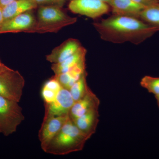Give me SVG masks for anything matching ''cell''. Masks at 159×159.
I'll return each instance as SVG.
<instances>
[{"label":"cell","mask_w":159,"mask_h":159,"mask_svg":"<svg viewBox=\"0 0 159 159\" xmlns=\"http://www.w3.org/2000/svg\"><path fill=\"white\" fill-rule=\"evenodd\" d=\"M155 97L156 99L157 103V105L158 106L159 108V96H155Z\"/></svg>","instance_id":"obj_26"},{"label":"cell","mask_w":159,"mask_h":159,"mask_svg":"<svg viewBox=\"0 0 159 159\" xmlns=\"http://www.w3.org/2000/svg\"><path fill=\"white\" fill-rule=\"evenodd\" d=\"M115 15L140 19L145 6L132 0H112L109 3Z\"/></svg>","instance_id":"obj_11"},{"label":"cell","mask_w":159,"mask_h":159,"mask_svg":"<svg viewBox=\"0 0 159 159\" xmlns=\"http://www.w3.org/2000/svg\"><path fill=\"white\" fill-rule=\"evenodd\" d=\"M62 88L59 81L54 76L46 81L41 91L42 98L45 104H49L54 101Z\"/></svg>","instance_id":"obj_17"},{"label":"cell","mask_w":159,"mask_h":159,"mask_svg":"<svg viewBox=\"0 0 159 159\" xmlns=\"http://www.w3.org/2000/svg\"><path fill=\"white\" fill-rule=\"evenodd\" d=\"M4 22V17H3L2 8L0 7V28Z\"/></svg>","instance_id":"obj_25"},{"label":"cell","mask_w":159,"mask_h":159,"mask_svg":"<svg viewBox=\"0 0 159 159\" xmlns=\"http://www.w3.org/2000/svg\"><path fill=\"white\" fill-rule=\"evenodd\" d=\"M70 1H72V0H70Z\"/></svg>","instance_id":"obj_28"},{"label":"cell","mask_w":159,"mask_h":159,"mask_svg":"<svg viewBox=\"0 0 159 159\" xmlns=\"http://www.w3.org/2000/svg\"><path fill=\"white\" fill-rule=\"evenodd\" d=\"M136 2L147 7L159 3L158 0H132Z\"/></svg>","instance_id":"obj_22"},{"label":"cell","mask_w":159,"mask_h":159,"mask_svg":"<svg viewBox=\"0 0 159 159\" xmlns=\"http://www.w3.org/2000/svg\"><path fill=\"white\" fill-rule=\"evenodd\" d=\"M87 75L86 72L69 90L75 102L84 97L90 90L87 83Z\"/></svg>","instance_id":"obj_19"},{"label":"cell","mask_w":159,"mask_h":159,"mask_svg":"<svg viewBox=\"0 0 159 159\" xmlns=\"http://www.w3.org/2000/svg\"><path fill=\"white\" fill-rule=\"evenodd\" d=\"M74 102L70 91L62 88L54 101L49 104H45L43 119L69 115Z\"/></svg>","instance_id":"obj_7"},{"label":"cell","mask_w":159,"mask_h":159,"mask_svg":"<svg viewBox=\"0 0 159 159\" xmlns=\"http://www.w3.org/2000/svg\"><path fill=\"white\" fill-rule=\"evenodd\" d=\"M103 40L114 43H142L158 32L140 19L115 15L93 24Z\"/></svg>","instance_id":"obj_1"},{"label":"cell","mask_w":159,"mask_h":159,"mask_svg":"<svg viewBox=\"0 0 159 159\" xmlns=\"http://www.w3.org/2000/svg\"><path fill=\"white\" fill-rule=\"evenodd\" d=\"M10 68L5 65L4 63L1 61L0 60V73H2L3 72L8 70H10Z\"/></svg>","instance_id":"obj_23"},{"label":"cell","mask_w":159,"mask_h":159,"mask_svg":"<svg viewBox=\"0 0 159 159\" xmlns=\"http://www.w3.org/2000/svg\"><path fill=\"white\" fill-rule=\"evenodd\" d=\"M86 53L85 48L81 47L75 54L62 62L52 64L51 69L55 75L68 72L80 64L85 62Z\"/></svg>","instance_id":"obj_14"},{"label":"cell","mask_w":159,"mask_h":159,"mask_svg":"<svg viewBox=\"0 0 159 159\" xmlns=\"http://www.w3.org/2000/svg\"><path fill=\"white\" fill-rule=\"evenodd\" d=\"M69 117V115L43 119L39 132L41 147L43 151L51 140L62 128Z\"/></svg>","instance_id":"obj_8"},{"label":"cell","mask_w":159,"mask_h":159,"mask_svg":"<svg viewBox=\"0 0 159 159\" xmlns=\"http://www.w3.org/2000/svg\"><path fill=\"white\" fill-rule=\"evenodd\" d=\"M38 22L29 32H55L77 21V18L66 14L56 6H43L38 12Z\"/></svg>","instance_id":"obj_3"},{"label":"cell","mask_w":159,"mask_h":159,"mask_svg":"<svg viewBox=\"0 0 159 159\" xmlns=\"http://www.w3.org/2000/svg\"><path fill=\"white\" fill-rule=\"evenodd\" d=\"M37 6L38 5H52L57 6L63 5L65 0H33Z\"/></svg>","instance_id":"obj_21"},{"label":"cell","mask_w":159,"mask_h":159,"mask_svg":"<svg viewBox=\"0 0 159 159\" xmlns=\"http://www.w3.org/2000/svg\"><path fill=\"white\" fill-rule=\"evenodd\" d=\"M108 4L100 0H72L69 9L72 12L96 19L106 14L109 11Z\"/></svg>","instance_id":"obj_6"},{"label":"cell","mask_w":159,"mask_h":159,"mask_svg":"<svg viewBox=\"0 0 159 159\" xmlns=\"http://www.w3.org/2000/svg\"><path fill=\"white\" fill-rule=\"evenodd\" d=\"M0 133H1V131H0Z\"/></svg>","instance_id":"obj_29"},{"label":"cell","mask_w":159,"mask_h":159,"mask_svg":"<svg viewBox=\"0 0 159 159\" xmlns=\"http://www.w3.org/2000/svg\"><path fill=\"white\" fill-rule=\"evenodd\" d=\"M158 1H159V0H158Z\"/></svg>","instance_id":"obj_30"},{"label":"cell","mask_w":159,"mask_h":159,"mask_svg":"<svg viewBox=\"0 0 159 159\" xmlns=\"http://www.w3.org/2000/svg\"><path fill=\"white\" fill-rule=\"evenodd\" d=\"M29 11L4 22L0 28V33L28 32L37 22L33 15Z\"/></svg>","instance_id":"obj_9"},{"label":"cell","mask_w":159,"mask_h":159,"mask_svg":"<svg viewBox=\"0 0 159 159\" xmlns=\"http://www.w3.org/2000/svg\"><path fill=\"white\" fill-rule=\"evenodd\" d=\"M72 121L77 128L90 139L96 133L99 122V108L93 109Z\"/></svg>","instance_id":"obj_13"},{"label":"cell","mask_w":159,"mask_h":159,"mask_svg":"<svg viewBox=\"0 0 159 159\" xmlns=\"http://www.w3.org/2000/svg\"><path fill=\"white\" fill-rule=\"evenodd\" d=\"M99 99L90 89L84 97L74 102L69 116L72 120H74L93 109L99 108Z\"/></svg>","instance_id":"obj_12"},{"label":"cell","mask_w":159,"mask_h":159,"mask_svg":"<svg viewBox=\"0 0 159 159\" xmlns=\"http://www.w3.org/2000/svg\"><path fill=\"white\" fill-rule=\"evenodd\" d=\"M100 1H102V2H104L107 3V4H108L112 0H100Z\"/></svg>","instance_id":"obj_27"},{"label":"cell","mask_w":159,"mask_h":159,"mask_svg":"<svg viewBox=\"0 0 159 159\" xmlns=\"http://www.w3.org/2000/svg\"><path fill=\"white\" fill-rule=\"evenodd\" d=\"M140 19L156 27L159 31V3L145 7L141 13Z\"/></svg>","instance_id":"obj_18"},{"label":"cell","mask_w":159,"mask_h":159,"mask_svg":"<svg viewBox=\"0 0 159 159\" xmlns=\"http://www.w3.org/2000/svg\"><path fill=\"white\" fill-rule=\"evenodd\" d=\"M18 103L0 96V131L5 136L15 132L25 120L22 109Z\"/></svg>","instance_id":"obj_4"},{"label":"cell","mask_w":159,"mask_h":159,"mask_svg":"<svg viewBox=\"0 0 159 159\" xmlns=\"http://www.w3.org/2000/svg\"><path fill=\"white\" fill-rule=\"evenodd\" d=\"M89 139L69 117L62 128L44 150L54 155H65L81 151Z\"/></svg>","instance_id":"obj_2"},{"label":"cell","mask_w":159,"mask_h":159,"mask_svg":"<svg viewBox=\"0 0 159 159\" xmlns=\"http://www.w3.org/2000/svg\"><path fill=\"white\" fill-rule=\"evenodd\" d=\"M81 47L78 40L70 39L53 49L46 56V60L53 64L62 62L75 54Z\"/></svg>","instance_id":"obj_10"},{"label":"cell","mask_w":159,"mask_h":159,"mask_svg":"<svg viewBox=\"0 0 159 159\" xmlns=\"http://www.w3.org/2000/svg\"><path fill=\"white\" fill-rule=\"evenodd\" d=\"M33 0H15L2 8L4 22L37 8Z\"/></svg>","instance_id":"obj_15"},{"label":"cell","mask_w":159,"mask_h":159,"mask_svg":"<svg viewBox=\"0 0 159 159\" xmlns=\"http://www.w3.org/2000/svg\"><path fill=\"white\" fill-rule=\"evenodd\" d=\"M85 62L80 64L66 73L54 75L63 88L70 90L72 85L85 73Z\"/></svg>","instance_id":"obj_16"},{"label":"cell","mask_w":159,"mask_h":159,"mask_svg":"<svg viewBox=\"0 0 159 159\" xmlns=\"http://www.w3.org/2000/svg\"><path fill=\"white\" fill-rule=\"evenodd\" d=\"M14 1L15 0H0V7L3 8L6 5H8L9 3Z\"/></svg>","instance_id":"obj_24"},{"label":"cell","mask_w":159,"mask_h":159,"mask_svg":"<svg viewBox=\"0 0 159 159\" xmlns=\"http://www.w3.org/2000/svg\"><path fill=\"white\" fill-rule=\"evenodd\" d=\"M140 84L149 93L159 96V77L145 76L141 80Z\"/></svg>","instance_id":"obj_20"},{"label":"cell","mask_w":159,"mask_h":159,"mask_svg":"<svg viewBox=\"0 0 159 159\" xmlns=\"http://www.w3.org/2000/svg\"><path fill=\"white\" fill-rule=\"evenodd\" d=\"M25 78L13 69L0 73V96L20 102L25 87Z\"/></svg>","instance_id":"obj_5"}]
</instances>
